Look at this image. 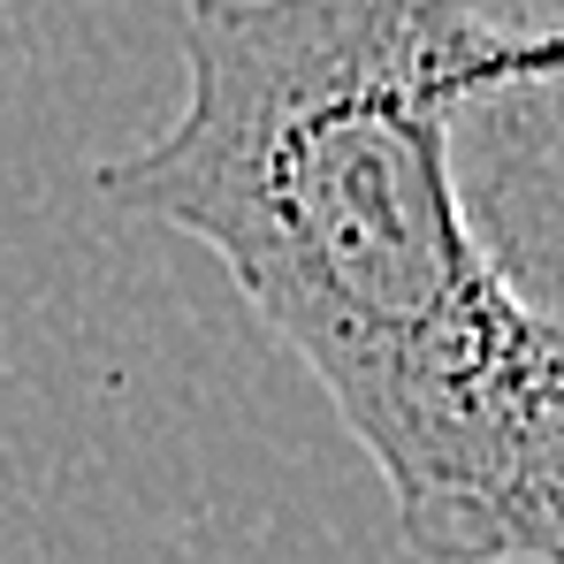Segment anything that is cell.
I'll return each instance as SVG.
<instances>
[{"label": "cell", "mask_w": 564, "mask_h": 564, "mask_svg": "<svg viewBox=\"0 0 564 564\" xmlns=\"http://www.w3.org/2000/svg\"><path fill=\"white\" fill-rule=\"evenodd\" d=\"M473 0H191L184 107L93 184L198 237L427 564H564V313L466 198Z\"/></svg>", "instance_id": "6da1fadb"}, {"label": "cell", "mask_w": 564, "mask_h": 564, "mask_svg": "<svg viewBox=\"0 0 564 564\" xmlns=\"http://www.w3.org/2000/svg\"><path fill=\"white\" fill-rule=\"evenodd\" d=\"M480 85L458 161L496 268L564 313V0H473Z\"/></svg>", "instance_id": "7a4b0ae2"}]
</instances>
